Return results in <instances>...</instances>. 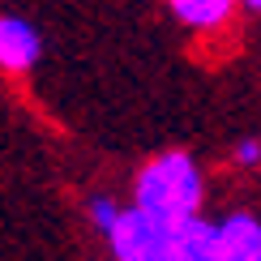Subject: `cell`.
I'll list each match as a JSON object with an SVG mask.
<instances>
[{"label":"cell","mask_w":261,"mask_h":261,"mask_svg":"<svg viewBox=\"0 0 261 261\" xmlns=\"http://www.w3.org/2000/svg\"><path fill=\"white\" fill-rule=\"evenodd\" d=\"M133 205L163 223H184L201 210V171L184 150H167L146 163L133 189Z\"/></svg>","instance_id":"cell-1"},{"label":"cell","mask_w":261,"mask_h":261,"mask_svg":"<svg viewBox=\"0 0 261 261\" xmlns=\"http://www.w3.org/2000/svg\"><path fill=\"white\" fill-rule=\"evenodd\" d=\"M116 261H180L176 253V223H163L154 214H146L141 205L120 210V219L107 231Z\"/></svg>","instance_id":"cell-2"},{"label":"cell","mask_w":261,"mask_h":261,"mask_svg":"<svg viewBox=\"0 0 261 261\" xmlns=\"http://www.w3.org/2000/svg\"><path fill=\"white\" fill-rule=\"evenodd\" d=\"M43 39L26 17H0V69L5 73H26L39 60Z\"/></svg>","instance_id":"cell-3"},{"label":"cell","mask_w":261,"mask_h":261,"mask_svg":"<svg viewBox=\"0 0 261 261\" xmlns=\"http://www.w3.org/2000/svg\"><path fill=\"white\" fill-rule=\"evenodd\" d=\"M261 257V219L231 214L219 223V253L214 261H257Z\"/></svg>","instance_id":"cell-4"},{"label":"cell","mask_w":261,"mask_h":261,"mask_svg":"<svg viewBox=\"0 0 261 261\" xmlns=\"http://www.w3.org/2000/svg\"><path fill=\"white\" fill-rule=\"evenodd\" d=\"M176 253H180V261H214V253H219V223H205L201 214L176 223Z\"/></svg>","instance_id":"cell-5"},{"label":"cell","mask_w":261,"mask_h":261,"mask_svg":"<svg viewBox=\"0 0 261 261\" xmlns=\"http://www.w3.org/2000/svg\"><path fill=\"white\" fill-rule=\"evenodd\" d=\"M240 0H171V13H176L189 30H219L231 21Z\"/></svg>","instance_id":"cell-6"},{"label":"cell","mask_w":261,"mask_h":261,"mask_svg":"<svg viewBox=\"0 0 261 261\" xmlns=\"http://www.w3.org/2000/svg\"><path fill=\"white\" fill-rule=\"evenodd\" d=\"M86 210H90V223L99 227V231H112V223L120 219V205H116L112 197H94L90 205H86Z\"/></svg>","instance_id":"cell-7"},{"label":"cell","mask_w":261,"mask_h":261,"mask_svg":"<svg viewBox=\"0 0 261 261\" xmlns=\"http://www.w3.org/2000/svg\"><path fill=\"white\" fill-rule=\"evenodd\" d=\"M236 163H240V167H253V163H261V141H240V146H236Z\"/></svg>","instance_id":"cell-8"},{"label":"cell","mask_w":261,"mask_h":261,"mask_svg":"<svg viewBox=\"0 0 261 261\" xmlns=\"http://www.w3.org/2000/svg\"><path fill=\"white\" fill-rule=\"evenodd\" d=\"M244 9H253V13H261V0H240Z\"/></svg>","instance_id":"cell-9"},{"label":"cell","mask_w":261,"mask_h":261,"mask_svg":"<svg viewBox=\"0 0 261 261\" xmlns=\"http://www.w3.org/2000/svg\"><path fill=\"white\" fill-rule=\"evenodd\" d=\"M257 261H261V257H257Z\"/></svg>","instance_id":"cell-10"}]
</instances>
